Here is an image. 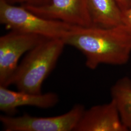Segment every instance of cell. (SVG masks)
I'll return each mask as SVG.
<instances>
[{"label":"cell","mask_w":131,"mask_h":131,"mask_svg":"<svg viewBox=\"0 0 131 131\" xmlns=\"http://www.w3.org/2000/svg\"><path fill=\"white\" fill-rule=\"evenodd\" d=\"M62 39L83 53L90 70L101 64L123 65L131 57V35L122 24L110 28L73 26Z\"/></svg>","instance_id":"cell-1"},{"label":"cell","mask_w":131,"mask_h":131,"mask_svg":"<svg viewBox=\"0 0 131 131\" xmlns=\"http://www.w3.org/2000/svg\"><path fill=\"white\" fill-rule=\"evenodd\" d=\"M65 45L61 38H48L34 47L19 64L11 84L19 91L42 93L43 83L55 68Z\"/></svg>","instance_id":"cell-2"},{"label":"cell","mask_w":131,"mask_h":131,"mask_svg":"<svg viewBox=\"0 0 131 131\" xmlns=\"http://www.w3.org/2000/svg\"><path fill=\"white\" fill-rule=\"evenodd\" d=\"M0 23L10 31L36 35L48 38H62L73 26L45 19L24 6L0 0Z\"/></svg>","instance_id":"cell-3"},{"label":"cell","mask_w":131,"mask_h":131,"mask_svg":"<svg viewBox=\"0 0 131 131\" xmlns=\"http://www.w3.org/2000/svg\"><path fill=\"white\" fill-rule=\"evenodd\" d=\"M85 110L84 106L76 104L61 115L38 117L27 114L18 117L2 115L0 122L5 131H73Z\"/></svg>","instance_id":"cell-4"},{"label":"cell","mask_w":131,"mask_h":131,"mask_svg":"<svg viewBox=\"0 0 131 131\" xmlns=\"http://www.w3.org/2000/svg\"><path fill=\"white\" fill-rule=\"evenodd\" d=\"M48 38L10 31L0 38V85L8 87L20 57Z\"/></svg>","instance_id":"cell-5"},{"label":"cell","mask_w":131,"mask_h":131,"mask_svg":"<svg viewBox=\"0 0 131 131\" xmlns=\"http://www.w3.org/2000/svg\"><path fill=\"white\" fill-rule=\"evenodd\" d=\"M20 5L45 19L72 26H93L87 0H43L35 5Z\"/></svg>","instance_id":"cell-6"},{"label":"cell","mask_w":131,"mask_h":131,"mask_svg":"<svg viewBox=\"0 0 131 131\" xmlns=\"http://www.w3.org/2000/svg\"><path fill=\"white\" fill-rule=\"evenodd\" d=\"M73 131H128L115 103L95 105L84 111Z\"/></svg>","instance_id":"cell-7"},{"label":"cell","mask_w":131,"mask_h":131,"mask_svg":"<svg viewBox=\"0 0 131 131\" xmlns=\"http://www.w3.org/2000/svg\"><path fill=\"white\" fill-rule=\"evenodd\" d=\"M58 102V96L53 92L34 94L15 91L0 85V110L8 115L14 114L20 107L48 109L56 106Z\"/></svg>","instance_id":"cell-8"},{"label":"cell","mask_w":131,"mask_h":131,"mask_svg":"<svg viewBox=\"0 0 131 131\" xmlns=\"http://www.w3.org/2000/svg\"><path fill=\"white\" fill-rule=\"evenodd\" d=\"M87 1L93 26L110 28L122 24V10L115 0Z\"/></svg>","instance_id":"cell-9"},{"label":"cell","mask_w":131,"mask_h":131,"mask_svg":"<svg viewBox=\"0 0 131 131\" xmlns=\"http://www.w3.org/2000/svg\"><path fill=\"white\" fill-rule=\"evenodd\" d=\"M122 122L128 131H131V79L124 76L117 80L111 89Z\"/></svg>","instance_id":"cell-10"},{"label":"cell","mask_w":131,"mask_h":131,"mask_svg":"<svg viewBox=\"0 0 131 131\" xmlns=\"http://www.w3.org/2000/svg\"><path fill=\"white\" fill-rule=\"evenodd\" d=\"M122 24L131 35V7L122 11Z\"/></svg>","instance_id":"cell-11"},{"label":"cell","mask_w":131,"mask_h":131,"mask_svg":"<svg viewBox=\"0 0 131 131\" xmlns=\"http://www.w3.org/2000/svg\"><path fill=\"white\" fill-rule=\"evenodd\" d=\"M6 2L12 4L16 5L17 4L24 5H35L41 2L43 0H4Z\"/></svg>","instance_id":"cell-12"},{"label":"cell","mask_w":131,"mask_h":131,"mask_svg":"<svg viewBox=\"0 0 131 131\" xmlns=\"http://www.w3.org/2000/svg\"><path fill=\"white\" fill-rule=\"evenodd\" d=\"M115 1L122 11L131 7V0H115Z\"/></svg>","instance_id":"cell-13"}]
</instances>
